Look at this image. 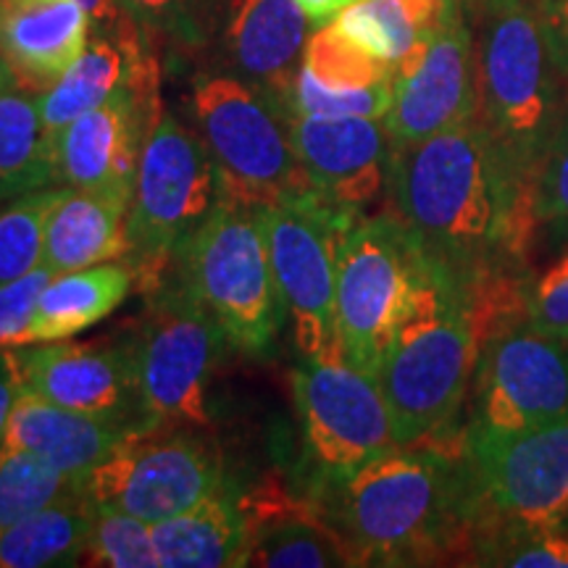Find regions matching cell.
<instances>
[{
  "label": "cell",
  "instance_id": "cell-4",
  "mask_svg": "<svg viewBox=\"0 0 568 568\" xmlns=\"http://www.w3.org/2000/svg\"><path fill=\"white\" fill-rule=\"evenodd\" d=\"M474 364L477 329L466 287L429 258L414 303L376 372L397 445L456 437L453 429L471 389Z\"/></svg>",
  "mask_w": 568,
  "mask_h": 568
},
{
  "label": "cell",
  "instance_id": "cell-44",
  "mask_svg": "<svg viewBox=\"0 0 568 568\" xmlns=\"http://www.w3.org/2000/svg\"><path fill=\"white\" fill-rule=\"evenodd\" d=\"M9 84H17V80H13L9 63H6L3 55H0V90H6V88H9Z\"/></svg>",
  "mask_w": 568,
  "mask_h": 568
},
{
  "label": "cell",
  "instance_id": "cell-8",
  "mask_svg": "<svg viewBox=\"0 0 568 568\" xmlns=\"http://www.w3.org/2000/svg\"><path fill=\"white\" fill-rule=\"evenodd\" d=\"M429 258L395 213H358L337 243V337L347 364L379 372Z\"/></svg>",
  "mask_w": 568,
  "mask_h": 568
},
{
  "label": "cell",
  "instance_id": "cell-17",
  "mask_svg": "<svg viewBox=\"0 0 568 568\" xmlns=\"http://www.w3.org/2000/svg\"><path fill=\"white\" fill-rule=\"evenodd\" d=\"M477 116L474 32L456 9L443 24L424 32L395 67L393 103L385 126L393 148L429 140Z\"/></svg>",
  "mask_w": 568,
  "mask_h": 568
},
{
  "label": "cell",
  "instance_id": "cell-18",
  "mask_svg": "<svg viewBox=\"0 0 568 568\" xmlns=\"http://www.w3.org/2000/svg\"><path fill=\"white\" fill-rule=\"evenodd\" d=\"M290 138L311 190L335 209L364 213L387 193L393 140L385 119L290 113Z\"/></svg>",
  "mask_w": 568,
  "mask_h": 568
},
{
  "label": "cell",
  "instance_id": "cell-20",
  "mask_svg": "<svg viewBox=\"0 0 568 568\" xmlns=\"http://www.w3.org/2000/svg\"><path fill=\"white\" fill-rule=\"evenodd\" d=\"M90 40V17L77 0H0V55L19 88L45 92Z\"/></svg>",
  "mask_w": 568,
  "mask_h": 568
},
{
  "label": "cell",
  "instance_id": "cell-27",
  "mask_svg": "<svg viewBox=\"0 0 568 568\" xmlns=\"http://www.w3.org/2000/svg\"><path fill=\"white\" fill-rule=\"evenodd\" d=\"M92 500L84 487L38 514L0 529V568H48L82 564L92 529Z\"/></svg>",
  "mask_w": 568,
  "mask_h": 568
},
{
  "label": "cell",
  "instance_id": "cell-22",
  "mask_svg": "<svg viewBox=\"0 0 568 568\" xmlns=\"http://www.w3.org/2000/svg\"><path fill=\"white\" fill-rule=\"evenodd\" d=\"M130 432H134L130 426L77 414L19 389L6 426L3 450L32 453L67 477L88 481L92 468L103 464Z\"/></svg>",
  "mask_w": 568,
  "mask_h": 568
},
{
  "label": "cell",
  "instance_id": "cell-13",
  "mask_svg": "<svg viewBox=\"0 0 568 568\" xmlns=\"http://www.w3.org/2000/svg\"><path fill=\"white\" fill-rule=\"evenodd\" d=\"M224 479L216 447L201 429L151 424L130 432L92 468L84 493L92 506L159 524L193 508Z\"/></svg>",
  "mask_w": 568,
  "mask_h": 568
},
{
  "label": "cell",
  "instance_id": "cell-31",
  "mask_svg": "<svg viewBox=\"0 0 568 568\" xmlns=\"http://www.w3.org/2000/svg\"><path fill=\"white\" fill-rule=\"evenodd\" d=\"M355 45L397 67L422 38V27L403 0H355L332 19Z\"/></svg>",
  "mask_w": 568,
  "mask_h": 568
},
{
  "label": "cell",
  "instance_id": "cell-37",
  "mask_svg": "<svg viewBox=\"0 0 568 568\" xmlns=\"http://www.w3.org/2000/svg\"><path fill=\"white\" fill-rule=\"evenodd\" d=\"M535 222L552 245H568V113L537 172Z\"/></svg>",
  "mask_w": 568,
  "mask_h": 568
},
{
  "label": "cell",
  "instance_id": "cell-9",
  "mask_svg": "<svg viewBox=\"0 0 568 568\" xmlns=\"http://www.w3.org/2000/svg\"><path fill=\"white\" fill-rule=\"evenodd\" d=\"M464 458L471 493L468 558L493 531L568 524V416L514 435L466 429Z\"/></svg>",
  "mask_w": 568,
  "mask_h": 568
},
{
  "label": "cell",
  "instance_id": "cell-39",
  "mask_svg": "<svg viewBox=\"0 0 568 568\" xmlns=\"http://www.w3.org/2000/svg\"><path fill=\"white\" fill-rule=\"evenodd\" d=\"M529 324L542 335L568 343V253L531 284Z\"/></svg>",
  "mask_w": 568,
  "mask_h": 568
},
{
  "label": "cell",
  "instance_id": "cell-19",
  "mask_svg": "<svg viewBox=\"0 0 568 568\" xmlns=\"http://www.w3.org/2000/svg\"><path fill=\"white\" fill-rule=\"evenodd\" d=\"M251 529L247 566L258 568H337L361 566L351 542L326 516L314 495H290L284 487L243 489Z\"/></svg>",
  "mask_w": 568,
  "mask_h": 568
},
{
  "label": "cell",
  "instance_id": "cell-1",
  "mask_svg": "<svg viewBox=\"0 0 568 568\" xmlns=\"http://www.w3.org/2000/svg\"><path fill=\"white\" fill-rule=\"evenodd\" d=\"M387 195L424 253L471 295L529 272L535 197L518 187L477 116L435 138L393 148Z\"/></svg>",
  "mask_w": 568,
  "mask_h": 568
},
{
  "label": "cell",
  "instance_id": "cell-5",
  "mask_svg": "<svg viewBox=\"0 0 568 568\" xmlns=\"http://www.w3.org/2000/svg\"><path fill=\"white\" fill-rule=\"evenodd\" d=\"M174 266L176 280L211 311L234 351L272 353L284 314L261 209L219 201Z\"/></svg>",
  "mask_w": 568,
  "mask_h": 568
},
{
  "label": "cell",
  "instance_id": "cell-10",
  "mask_svg": "<svg viewBox=\"0 0 568 568\" xmlns=\"http://www.w3.org/2000/svg\"><path fill=\"white\" fill-rule=\"evenodd\" d=\"M268 255L301 361L343 358L337 337V243L358 213L326 203L316 193H297L261 209Z\"/></svg>",
  "mask_w": 568,
  "mask_h": 568
},
{
  "label": "cell",
  "instance_id": "cell-45",
  "mask_svg": "<svg viewBox=\"0 0 568 568\" xmlns=\"http://www.w3.org/2000/svg\"><path fill=\"white\" fill-rule=\"evenodd\" d=\"M566 527H568V524H566Z\"/></svg>",
  "mask_w": 568,
  "mask_h": 568
},
{
  "label": "cell",
  "instance_id": "cell-38",
  "mask_svg": "<svg viewBox=\"0 0 568 568\" xmlns=\"http://www.w3.org/2000/svg\"><path fill=\"white\" fill-rule=\"evenodd\" d=\"M53 276V268L42 264L19 280L0 284V351L24 347L34 308Z\"/></svg>",
  "mask_w": 568,
  "mask_h": 568
},
{
  "label": "cell",
  "instance_id": "cell-24",
  "mask_svg": "<svg viewBox=\"0 0 568 568\" xmlns=\"http://www.w3.org/2000/svg\"><path fill=\"white\" fill-rule=\"evenodd\" d=\"M130 197L67 187L48 219L45 261L55 274L130 255Z\"/></svg>",
  "mask_w": 568,
  "mask_h": 568
},
{
  "label": "cell",
  "instance_id": "cell-28",
  "mask_svg": "<svg viewBox=\"0 0 568 568\" xmlns=\"http://www.w3.org/2000/svg\"><path fill=\"white\" fill-rule=\"evenodd\" d=\"M55 184L53 142L40 116V95L19 84L0 90V203Z\"/></svg>",
  "mask_w": 568,
  "mask_h": 568
},
{
  "label": "cell",
  "instance_id": "cell-16",
  "mask_svg": "<svg viewBox=\"0 0 568 568\" xmlns=\"http://www.w3.org/2000/svg\"><path fill=\"white\" fill-rule=\"evenodd\" d=\"M159 63L145 53L126 88L63 126L53 138L55 182L130 197L138 180L140 153L155 113L161 111Z\"/></svg>",
  "mask_w": 568,
  "mask_h": 568
},
{
  "label": "cell",
  "instance_id": "cell-32",
  "mask_svg": "<svg viewBox=\"0 0 568 568\" xmlns=\"http://www.w3.org/2000/svg\"><path fill=\"white\" fill-rule=\"evenodd\" d=\"M84 487L32 453L0 450V529Z\"/></svg>",
  "mask_w": 568,
  "mask_h": 568
},
{
  "label": "cell",
  "instance_id": "cell-23",
  "mask_svg": "<svg viewBox=\"0 0 568 568\" xmlns=\"http://www.w3.org/2000/svg\"><path fill=\"white\" fill-rule=\"evenodd\" d=\"M161 568H240L247 566L251 529L243 489L230 479L193 508L153 524Z\"/></svg>",
  "mask_w": 568,
  "mask_h": 568
},
{
  "label": "cell",
  "instance_id": "cell-30",
  "mask_svg": "<svg viewBox=\"0 0 568 568\" xmlns=\"http://www.w3.org/2000/svg\"><path fill=\"white\" fill-rule=\"evenodd\" d=\"M301 67L318 84L339 92L376 88V84L393 82L395 74L393 63L376 59L361 45H355L332 21L311 34Z\"/></svg>",
  "mask_w": 568,
  "mask_h": 568
},
{
  "label": "cell",
  "instance_id": "cell-2",
  "mask_svg": "<svg viewBox=\"0 0 568 568\" xmlns=\"http://www.w3.org/2000/svg\"><path fill=\"white\" fill-rule=\"evenodd\" d=\"M361 566H426L468 558L471 493L464 432L397 445L314 495Z\"/></svg>",
  "mask_w": 568,
  "mask_h": 568
},
{
  "label": "cell",
  "instance_id": "cell-15",
  "mask_svg": "<svg viewBox=\"0 0 568 568\" xmlns=\"http://www.w3.org/2000/svg\"><path fill=\"white\" fill-rule=\"evenodd\" d=\"M19 389L77 414L142 429L151 418L142 406L138 345L132 337L90 343H38L13 347Z\"/></svg>",
  "mask_w": 568,
  "mask_h": 568
},
{
  "label": "cell",
  "instance_id": "cell-11",
  "mask_svg": "<svg viewBox=\"0 0 568 568\" xmlns=\"http://www.w3.org/2000/svg\"><path fill=\"white\" fill-rule=\"evenodd\" d=\"M148 295L134 335L142 406L151 424L203 429L211 424V382L230 339L180 280L161 282Z\"/></svg>",
  "mask_w": 568,
  "mask_h": 568
},
{
  "label": "cell",
  "instance_id": "cell-34",
  "mask_svg": "<svg viewBox=\"0 0 568 568\" xmlns=\"http://www.w3.org/2000/svg\"><path fill=\"white\" fill-rule=\"evenodd\" d=\"M471 564L508 568H568V527L500 529L474 545Z\"/></svg>",
  "mask_w": 568,
  "mask_h": 568
},
{
  "label": "cell",
  "instance_id": "cell-40",
  "mask_svg": "<svg viewBox=\"0 0 568 568\" xmlns=\"http://www.w3.org/2000/svg\"><path fill=\"white\" fill-rule=\"evenodd\" d=\"M558 67L568 77V0H531Z\"/></svg>",
  "mask_w": 568,
  "mask_h": 568
},
{
  "label": "cell",
  "instance_id": "cell-29",
  "mask_svg": "<svg viewBox=\"0 0 568 568\" xmlns=\"http://www.w3.org/2000/svg\"><path fill=\"white\" fill-rule=\"evenodd\" d=\"M67 193L63 187H42L0 203V284L19 280L45 261L48 219Z\"/></svg>",
  "mask_w": 568,
  "mask_h": 568
},
{
  "label": "cell",
  "instance_id": "cell-21",
  "mask_svg": "<svg viewBox=\"0 0 568 568\" xmlns=\"http://www.w3.org/2000/svg\"><path fill=\"white\" fill-rule=\"evenodd\" d=\"M308 13L297 0H237L226 45L243 80L293 111L297 69L308 45Z\"/></svg>",
  "mask_w": 568,
  "mask_h": 568
},
{
  "label": "cell",
  "instance_id": "cell-35",
  "mask_svg": "<svg viewBox=\"0 0 568 568\" xmlns=\"http://www.w3.org/2000/svg\"><path fill=\"white\" fill-rule=\"evenodd\" d=\"M138 30L176 42H201L211 30L219 0H119Z\"/></svg>",
  "mask_w": 568,
  "mask_h": 568
},
{
  "label": "cell",
  "instance_id": "cell-42",
  "mask_svg": "<svg viewBox=\"0 0 568 568\" xmlns=\"http://www.w3.org/2000/svg\"><path fill=\"white\" fill-rule=\"evenodd\" d=\"M19 395V379L17 372H13L11 351H0V450H3L6 439V426H9V416L13 403H17Z\"/></svg>",
  "mask_w": 568,
  "mask_h": 568
},
{
  "label": "cell",
  "instance_id": "cell-33",
  "mask_svg": "<svg viewBox=\"0 0 568 568\" xmlns=\"http://www.w3.org/2000/svg\"><path fill=\"white\" fill-rule=\"evenodd\" d=\"M82 564L109 568H159L153 524L122 514V510L95 506Z\"/></svg>",
  "mask_w": 568,
  "mask_h": 568
},
{
  "label": "cell",
  "instance_id": "cell-43",
  "mask_svg": "<svg viewBox=\"0 0 568 568\" xmlns=\"http://www.w3.org/2000/svg\"><path fill=\"white\" fill-rule=\"evenodd\" d=\"M303 6V11L308 13L314 21H332L339 11L347 9V6L355 3V0H297Z\"/></svg>",
  "mask_w": 568,
  "mask_h": 568
},
{
  "label": "cell",
  "instance_id": "cell-7",
  "mask_svg": "<svg viewBox=\"0 0 568 568\" xmlns=\"http://www.w3.org/2000/svg\"><path fill=\"white\" fill-rule=\"evenodd\" d=\"M193 113L216 166L222 201L264 209L282 197L314 193L290 138V109L258 84L234 74H203Z\"/></svg>",
  "mask_w": 568,
  "mask_h": 568
},
{
  "label": "cell",
  "instance_id": "cell-3",
  "mask_svg": "<svg viewBox=\"0 0 568 568\" xmlns=\"http://www.w3.org/2000/svg\"><path fill=\"white\" fill-rule=\"evenodd\" d=\"M471 3L477 119L514 182L535 197L537 172L568 113V77L531 0Z\"/></svg>",
  "mask_w": 568,
  "mask_h": 568
},
{
  "label": "cell",
  "instance_id": "cell-6",
  "mask_svg": "<svg viewBox=\"0 0 568 568\" xmlns=\"http://www.w3.org/2000/svg\"><path fill=\"white\" fill-rule=\"evenodd\" d=\"M219 201V174L201 134L161 109L142 142L132 193L126 264L134 284L151 293L166 282L176 255Z\"/></svg>",
  "mask_w": 568,
  "mask_h": 568
},
{
  "label": "cell",
  "instance_id": "cell-36",
  "mask_svg": "<svg viewBox=\"0 0 568 568\" xmlns=\"http://www.w3.org/2000/svg\"><path fill=\"white\" fill-rule=\"evenodd\" d=\"M393 103V82L376 88L337 92L318 84L303 67L297 69L293 88V113L303 116H366L385 119Z\"/></svg>",
  "mask_w": 568,
  "mask_h": 568
},
{
  "label": "cell",
  "instance_id": "cell-14",
  "mask_svg": "<svg viewBox=\"0 0 568 568\" xmlns=\"http://www.w3.org/2000/svg\"><path fill=\"white\" fill-rule=\"evenodd\" d=\"M568 416V343L529 318L489 329L477 343L468 432L514 435Z\"/></svg>",
  "mask_w": 568,
  "mask_h": 568
},
{
  "label": "cell",
  "instance_id": "cell-41",
  "mask_svg": "<svg viewBox=\"0 0 568 568\" xmlns=\"http://www.w3.org/2000/svg\"><path fill=\"white\" fill-rule=\"evenodd\" d=\"M77 3L88 11L90 30H95V34H124L134 30L119 0H77Z\"/></svg>",
  "mask_w": 568,
  "mask_h": 568
},
{
  "label": "cell",
  "instance_id": "cell-25",
  "mask_svg": "<svg viewBox=\"0 0 568 568\" xmlns=\"http://www.w3.org/2000/svg\"><path fill=\"white\" fill-rule=\"evenodd\" d=\"M145 53L138 27L124 34H92L77 61L40 92V116L51 142L63 126L126 88Z\"/></svg>",
  "mask_w": 568,
  "mask_h": 568
},
{
  "label": "cell",
  "instance_id": "cell-12",
  "mask_svg": "<svg viewBox=\"0 0 568 568\" xmlns=\"http://www.w3.org/2000/svg\"><path fill=\"white\" fill-rule=\"evenodd\" d=\"M308 495L335 487L397 447L379 379L345 358L301 361L293 372Z\"/></svg>",
  "mask_w": 568,
  "mask_h": 568
},
{
  "label": "cell",
  "instance_id": "cell-26",
  "mask_svg": "<svg viewBox=\"0 0 568 568\" xmlns=\"http://www.w3.org/2000/svg\"><path fill=\"white\" fill-rule=\"evenodd\" d=\"M132 287L134 272L126 261L55 274L42 290L24 345L69 339L101 324L126 301Z\"/></svg>",
  "mask_w": 568,
  "mask_h": 568
}]
</instances>
